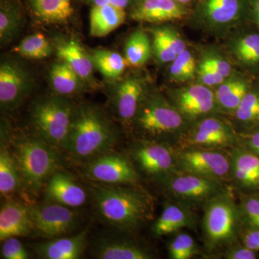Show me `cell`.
<instances>
[{
    "label": "cell",
    "instance_id": "1",
    "mask_svg": "<svg viewBox=\"0 0 259 259\" xmlns=\"http://www.w3.org/2000/svg\"><path fill=\"white\" fill-rule=\"evenodd\" d=\"M94 207L99 218L121 231L131 232L152 219L153 198L134 185H103L92 190Z\"/></svg>",
    "mask_w": 259,
    "mask_h": 259
},
{
    "label": "cell",
    "instance_id": "2",
    "mask_svg": "<svg viewBox=\"0 0 259 259\" xmlns=\"http://www.w3.org/2000/svg\"><path fill=\"white\" fill-rule=\"evenodd\" d=\"M118 141L115 124L101 107L75 105L69 137L64 149L73 159L90 161L109 153Z\"/></svg>",
    "mask_w": 259,
    "mask_h": 259
},
{
    "label": "cell",
    "instance_id": "3",
    "mask_svg": "<svg viewBox=\"0 0 259 259\" xmlns=\"http://www.w3.org/2000/svg\"><path fill=\"white\" fill-rule=\"evenodd\" d=\"M13 156L22 183L37 193L57 171L59 157L54 146L39 136H18L13 141Z\"/></svg>",
    "mask_w": 259,
    "mask_h": 259
},
{
    "label": "cell",
    "instance_id": "4",
    "mask_svg": "<svg viewBox=\"0 0 259 259\" xmlns=\"http://www.w3.org/2000/svg\"><path fill=\"white\" fill-rule=\"evenodd\" d=\"M74 107L69 97L56 94L35 100L30 110V121L37 136L54 147L64 149Z\"/></svg>",
    "mask_w": 259,
    "mask_h": 259
},
{
    "label": "cell",
    "instance_id": "5",
    "mask_svg": "<svg viewBox=\"0 0 259 259\" xmlns=\"http://www.w3.org/2000/svg\"><path fill=\"white\" fill-rule=\"evenodd\" d=\"M190 20L204 32L222 36L250 20V0H197Z\"/></svg>",
    "mask_w": 259,
    "mask_h": 259
},
{
    "label": "cell",
    "instance_id": "6",
    "mask_svg": "<svg viewBox=\"0 0 259 259\" xmlns=\"http://www.w3.org/2000/svg\"><path fill=\"white\" fill-rule=\"evenodd\" d=\"M184 116L161 94L148 93L134 122L140 129L152 136L171 134L185 123Z\"/></svg>",
    "mask_w": 259,
    "mask_h": 259
},
{
    "label": "cell",
    "instance_id": "7",
    "mask_svg": "<svg viewBox=\"0 0 259 259\" xmlns=\"http://www.w3.org/2000/svg\"><path fill=\"white\" fill-rule=\"evenodd\" d=\"M32 233L53 239L69 234L79 223L77 212L70 207L51 202L45 205L29 206Z\"/></svg>",
    "mask_w": 259,
    "mask_h": 259
},
{
    "label": "cell",
    "instance_id": "8",
    "mask_svg": "<svg viewBox=\"0 0 259 259\" xmlns=\"http://www.w3.org/2000/svg\"><path fill=\"white\" fill-rule=\"evenodd\" d=\"M34 80L26 66L14 59H5L0 64V105L2 111L16 110L33 88Z\"/></svg>",
    "mask_w": 259,
    "mask_h": 259
},
{
    "label": "cell",
    "instance_id": "9",
    "mask_svg": "<svg viewBox=\"0 0 259 259\" xmlns=\"http://www.w3.org/2000/svg\"><path fill=\"white\" fill-rule=\"evenodd\" d=\"M238 216L231 197L221 194L211 199L203 220L204 232L209 243L218 245L231 240L236 233Z\"/></svg>",
    "mask_w": 259,
    "mask_h": 259
},
{
    "label": "cell",
    "instance_id": "10",
    "mask_svg": "<svg viewBox=\"0 0 259 259\" xmlns=\"http://www.w3.org/2000/svg\"><path fill=\"white\" fill-rule=\"evenodd\" d=\"M112 102L122 124L134 122L141 104L147 96L148 81L142 75L130 74L113 81Z\"/></svg>",
    "mask_w": 259,
    "mask_h": 259
},
{
    "label": "cell",
    "instance_id": "11",
    "mask_svg": "<svg viewBox=\"0 0 259 259\" xmlns=\"http://www.w3.org/2000/svg\"><path fill=\"white\" fill-rule=\"evenodd\" d=\"M86 175L90 180L103 185H134L139 178L127 158L109 153L89 161Z\"/></svg>",
    "mask_w": 259,
    "mask_h": 259
},
{
    "label": "cell",
    "instance_id": "12",
    "mask_svg": "<svg viewBox=\"0 0 259 259\" xmlns=\"http://www.w3.org/2000/svg\"><path fill=\"white\" fill-rule=\"evenodd\" d=\"M51 42L58 59L69 64L87 83L89 89L96 90L100 88V83L94 74L95 67L88 51L83 48L77 37L59 34L54 35Z\"/></svg>",
    "mask_w": 259,
    "mask_h": 259
},
{
    "label": "cell",
    "instance_id": "13",
    "mask_svg": "<svg viewBox=\"0 0 259 259\" xmlns=\"http://www.w3.org/2000/svg\"><path fill=\"white\" fill-rule=\"evenodd\" d=\"M192 8L175 0H138L127 16L139 23L161 24L190 20Z\"/></svg>",
    "mask_w": 259,
    "mask_h": 259
},
{
    "label": "cell",
    "instance_id": "14",
    "mask_svg": "<svg viewBox=\"0 0 259 259\" xmlns=\"http://www.w3.org/2000/svg\"><path fill=\"white\" fill-rule=\"evenodd\" d=\"M178 162L187 173L218 181L228 177L231 170V162L228 156L212 150H187L180 153Z\"/></svg>",
    "mask_w": 259,
    "mask_h": 259
},
{
    "label": "cell",
    "instance_id": "15",
    "mask_svg": "<svg viewBox=\"0 0 259 259\" xmlns=\"http://www.w3.org/2000/svg\"><path fill=\"white\" fill-rule=\"evenodd\" d=\"M170 95L177 110L190 118L207 115L217 105L214 92L199 82L174 90Z\"/></svg>",
    "mask_w": 259,
    "mask_h": 259
},
{
    "label": "cell",
    "instance_id": "16",
    "mask_svg": "<svg viewBox=\"0 0 259 259\" xmlns=\"http://www.w3.org/2000/svg\"><path fill=\"white\" fill-rule=\"evenodd\" d=\"M166 187L179 198L190 202H203L223 194L218 180L194 174L177 175L167 181Z\"/></svg>",
    "mask_w": 259,
    "mask_h": 259
},
{
    "label": "cell",
    "instance_id": "17",
    "mask_svg": "<svg viewBox=\"0 0 259 259\" xmlns=\"http://www.w3.org/2000/svg\"><path fill=\"white\" fill-rule=\"evenodd\" d=\"M234 129L218 117H207L199 121L184 139L186 146H228L235 142Z\"/></svg>",
    "mask_w": 259,
    "mask_h": 259
},
{
    "label": "cell",
    "instance_id": "18",
    "mask_svg": "<svg viewBox=\"0 0 259 259\" xmlns=\"http://www.w3.org/2000/svg\"><path fill=\"white\" fill-rule=\"evenodd\" d=\"M46 197L49 202L73 208L83 205L88 199L87 192L68 174L56 171L47 181Z\"/></svg>",
    "mask_w": 259,
    "mask_h": 259
},
{
    "label": "cell",
    "instance_id": "19",
    "mask_svg": "<svg viewBox=\"0 0 259 259\" xmlns=\"http://www.w3.org/2000/svg\"><path fill=\"white\" fill-rule=\"evenodd\" d=\"M89 227L77 234L59 237L38 243L35 250L44 259H78L81 258L88 245Z\"/></svg>",
    "mask_w": 259,
    "mask_h": 259
},
{
    "label": "cell",
    "instance_id": "20",
    "mask_svg": "<svg viewBox=\"0 0 259 259\" xmlns=\"http://www.w3.org/2000/svg\"><path fill=\"white\" fill-rule=\"evenodd\" d=\"M32 233L29 206L8 199L0 210V240Z\"/></svg>",
    "mask_w": 259,
    "mask_h": 259
},
{
    "label": "cell",
    "instance_id": "21",
    "mask_svg": "<svg viewBox=\"0 0 259 259\" xmlns=\"http://www.w3.org/2000/svg\"><path fill=\"white\" fill-rule=\"evenodd\" d=\"M134 156L144 171L150 175H159L171 171L175 156L171 148L165 144L145 143L135 148Z\"/></svg>",
    "mask_w": 259,
    "mask_h": 259
},
{
    "label": "cell",
    "instance_id": "22",
    "mask_svg": "<svg viewBox=\"0 0 259 259\" xmlns=\"http://www.w3.org/2000/svg\"><path fill=\"white\" fill-rule=\"evenodd\" d=\"M95 258L100 259H149L151 252L138 243L125 238L107 236L97 240L94 245Z\"/></svg>",
    "mask_w": 259,
    "mask_h": 259
},
{
    "label": "cell",
    "instance_id": "23",
    "mask_svg": "<svg viewBox=\"0 0 259 259\" xmlns=\"http://www.w3.org/2000/svg\"><path fill=\"white\" fill-rule=\"evenodd\" d=\"M253 87L251 77L235 71L216 88L214 96L217 106L224 111L235 112Z\"/></svg>",
    "mask_w": 259,
    "mask_h": 259
},
{
    "label": "cell",
    "instance_id": "24",
    "mask_svg": "<svg viewBox=\"0 0 259 259\" xmlns=\"http://www.w3.org/2000/svg\"><path fill=\"white\" fill-rule=\"evenodd\" d=\"M49 76L51 88L56 95L60 96L69 98L89 89L87 83L72 68L59 59L51 65Z\"/></svg>",
    "mask_w": 259,
    "mask_h": 259
},
{
    "label": "cell",
    "instance_id": "25",
    "mask_svg": "<svg viewBox=\"0 0 259 259\" xmlns=\"http://www.w3.org/2000/svg\"><path fill=\"white\" fill-rule=\"evenodd\" d=\"M127 11L112 5L91 7L90 13V35L103 37L125 23Z\"/></svg>",
    "mask_w": 259,
    "mask_h": 259
},
{
    "label": "cell",
    "instance_id": "26",
    "mask_svg": "<svg viewBox=\"0 0 259 259\" xmlns=\"http://www.w3.org/2000/svg\"><path fill=\"white\" fill-rule=\"evenodd\" d=\"M237 182L245 188H259V156L250 149L237 150L231 161Z\"/></svg>",
    "mask_w": 259,
    "mask_h": 259
},
{
    "label": "cell",
    "instance_id": "27",
    "mask_svg": "<svg viewBox=\"0 0 259 259\" xmlns=\"http://www.w3.org/2000/svg\"><path fill=\"white\" fill-rule=\"evenodd\" d=\"M24 17L17 0H0V42L9 45L18 37L23 27Z\"/></svg>",
    "mask_w": 259,
    "mask_h": 259
},
{
    "label": "cell",
    "instance_id": "28",
    "mask_svg": "<svg viewBox=\"0 0 259 259\" xmlns=\"http://www.w3.org/2000/svg\"><path fill=\"white\" fill-rule=\"evenodd\" d=\"M228 51L237 63L252 70L259 69V33L248 32L232 39Z\"/></svg>",
    "mask_w": 259,
    "mask_h": 259
},
{
    "label": "cell",
    "instance_id": "29",
    "mask_svg": "<svg viewBox=\"0 0 259 259\" xmlns=\"http://www.w3.org/2000/svg\"><path fill=\"white\" fill-rule=\"evenodd\" d=\"M34 16L47 25L67 23L74 13L72 6L63 0H28Z\"/></svg>",
    "mask_w": 259,
    "mask_h": 259
},
{
    "label": "cell",
    "instance_id": "30",
    "mask_svg": "<svg viewBox=\"0 0 259 259\" xmlns=\"http://www.w3.org/2000/svg\"><path fill=\"white\" fill-rule=\"evenodd\" d=\"M88 52L95 69L110 81L121 77L128 66L125 57L115 51L92 49Z\"/></svg>",
    "mask_w": 259,
    "mask_h": 259
},
{
    "label": "cell",
    "instance_id": "31",
    "mask_svg": "<svg viewBox=\"0 0 259 259\" xmlns=\"http://www.w3.org/2000/svg\"><path fill=\"white\" fill-rule=\"evenodd\" d=\"M151 54L152 42L144 29H138L126 40L124 57L131 67H142L149 60Z\"/></svg>",
    "mask_w": 259,
    "mask_h": 259
},
{
    "label": "cell",
    "instance_id": "32",
    "mask_svg": "<svg viewBox=\"0 0 259 259\" xmlns=\"http://www.w3.org/2000/svg\"><path fill=\"white\" fill-rule=\"evenodd\" d=\"M193 224V218L185 209L175 204L166 206L155 223L153 231L156 236H163L180 231Z\"/></svg>",
    "mask_w": 259,
    "mask_h": 259
},
{
    "label": "cell",
    "instance_id": "33",
    "mask_svg": "<svg viewBox=\"0 0 259 259\" xmlns=\"http://www.w3.org/2000/svg\"><path fill=\"white\" fill-rule=\"evenodd\" d=\"M22 183L13 153L2 145L0 150V192L2 197L9 199Z\"/></svg>",
    "mask_w": 259,
    "mask_h": 259
},
{
    "label": "cell",
    "instance_id": "34",
    "mask_svg": "<svg viewBox=\"0 0 259 259\" xmlns=\"http://www.w3.org/2000/svg\"><path fill=\"white\" fill-rule=\"evenodd\" d=\"M13 52L23 58L40 60L54 54L52 44L41 32L29 35L13 49Z\"/></svg>",
    "mask_w": 259,
    "mask_h": 259
},
{
    "label": "cell",
    "instance_id": "35",
    "mask_svg": "<svg viewBox=\"0 0 259 259\" xmlns=\"http://www.w3.org/2000/svg\"><path fill=\"white\" fill-rule=\"evenodd\" d=\"M197 65L198 62L194 53L187 49L170 63L168 69L170 80L178 83L192 81L196 79Z\"/></svg>",
    "mask_w": 259,
    "mask_h": 259
},
{
    "label": "cell",
    "instance_id": "36",
    "mask_svg": "<svg viewBox=\"0 0 259 259\" xmlns=\"http://www.w3.org/2000/svg\"><path fill=\"white\" fill-rule=\"evenodd\" d=\"M237 120L248 127L259 125V87L253 86L235 111Z\"/></svg>",
    "mask_w": 259,
    "mask_h": 259
},
{
    "label": "cell",
    "instance_id": "37",
    "mask_svg": "<svg viewBox=\"0 0 259 259\" xmlns=\"http://www.w3.org/2000/svg\"><path fill=\"white\" fill-rule=\"evenodd\" d=\"M201 61L210 66L225 79L235 72L229 61L215 48L209 47L204 49L201 56Z\"/></svg>",
    "mask_w": 259,
    "mask_h": 259
},
{
    "label": "cell",
    "instance_id": "38",
    "mask_svg": "<svg viewBox=\"0 0 259 259\" xmlns=\"http://www.w3.org/2000/svg\"><path fill=\"white\" fill-rule=\"evenodd\" d=\"M197 251L194 240L187 234L179 235L168 246V253L172 259H189Z\"/></svg>",
    "mask_w": 259,
    "mask_h": 259
},
{
    "label": "cell",
    "instance_id": "39",
    "mask_svg": "<svg viewBox=\"0 0 259 259\" xmlns=\"http://www.w3.org/2000/svg\"><path fill=\"white\" fill-rule=\"evenodd\" d=\"M148 30L156 32L177 55L187 50V44L176 29L168 25H163L152 27Z\"/></svg>",
    "mask_w": 259,
    "mask_h": 259
},
{
    "label": "cell",
    "instance_id": "40",
    "mask_svg": "<svg viewBox=\"0 0 259 259\" xmlns=\"http://www.w3.org/2000/svg\"><path fill=\"white\" fill-rule=\"evenodd\" d=\"M241 216L248 229H259V196H249L243 199Z\"/></svg>",
    "mask_w": 259,
    "mask_h": 259
},
{
    "label": "cell",
    "instance_id": "41",
    "mask_svg": "<svg viewBox=\"0 0 259 259\" xmlns=\"http://www.w3.org/2000/svg\"><path fill=\"white\" fill-rule=\"evenodd\" d=\"M196 79L199 83L210 88H217L226 79L210 66L201 60L197 65Z\"/></svg>",
    "mask_w": 259,
    "mask_h": 259
},
{
    "label": "cell",
    "instance_id": "42",
    "mask_svg": "<svg viewBox=\"0 0 259 259\" xmlns=\"http://www.w3.org/2000/svg\"><path fill=\"white\" fill-rule=\"evenodd\" d=\"M149 30L152 35V52L160 64H168L175 60L177 55L170 49L156 32Z\"/></svg>",
    "mask_w": 259,
    "mask_h": 259
},
{
    "label": "cell",
    "instance_id": "43",
    "mask_svg": "<svg viewBox=\"0 0 259 259\" xmlns=\"http://www.w3.org/2000/svg\"><path fill=\"white\" fill-rule=\"evenodd\" d=\"M2 246V258L5 259H27L29 254L24 248L23 243L19 241L17 237H12L3 241Z\"/></svg>",
    "mask_w": 259,
    "mask_h": 259
},
{
    "label": "cell",
    "instance_id": "44",
    "mask_svg": "<svg viewBox=\"0 0 259 259\" xmlns=\"http://www.w3.org/2000/svg\"><path fill=\"white\" fill-rule=\"evenodd\" d=\"M83 4L93 6H105L112 5L117 8L128 10L138 1V0H79Z\"/></svg>",
    "mask_w": 259,
    "mask_h": 259
},
{
    "label": "cell",
    "instance_id": "45",
    "mask_svg": "<svg viewBox=\"0 0 259 259\" xmlns=\"http://www.w3.org/2000/svg\"><path fill=\"white\" fill-rule=\"evenodd\" d=\"M226 258L229 259H254L256 258V251L248 247H241L228 252Z\"/></svg>",
    "mask_w": 259,
    "mask_h": 259
},
{
    "label": "cell",
    "instance_id": "46",
    "mask_svg": "<svg viewBox=\"0 0 259 259\" xmlns=\"http://www.w3.org/2000/svg\"><path fill=\"white\" fill-rule=\"evenodd\" d=\"M245 246L259 251V229H248L243 238Z\"/></svg>",
    "mask_w": 259,
    "mask_h": 259
},
{
    "label": "cell",
    "instance_id": "47",
    "mask_svg": "<svg viewBox=\"0 0 259 259\" xmlns=\"http://www.w3.org/2000/svg\"><path fill=\"white\" fill-rule=\"evenodd\" d=\"M245 141L250 151L259 156V129L245 135Z\"/></svg>",
    "mask_w": 259,
    "mask_h": 259
},
{
    "label": "cell",
    "instance_id": "48",
    "mask_svg": "<svg viewBox=\"0 0 259 259\" xmlns=\"http://www.w3.org/2000/svg\"><path fill=\"white\" fill-rule=\"evenodd\" d=\"M250 20L259 29V0H250Z\"/></svg>",
    "mask_w": 259,
    "mask_h": 259
},
{
    "label": "cell",
    "instance_id": "49",
    "mask_svg": "<svg viewBox=\"0 0 259 259\" xmlns=\"http://www.w3.org/2000/svg\"><path fill=\"white\" fill-rule=\"evenodd\" d=\"M175 1L178 2V3H181V4L187 5V6H190L191 8H193L194 5L197 3V0H175Z\"/></svg>",
    "mask_w": 259,
    "mask_h": 259
},
{
    "label": "cell",
    "instance_id": "50",
    "mask_svg": "<svg viewBox=\"0 0 259 259\" xmlns=\"http://www.w3.org/2000/svg\"><path fill=\"white\" fill-rule=\"evenodd\" d=\"M66 4L71 5V0H63Z\"/></svg>",
    "mask_w": 259,
    "mask_h": 259
},
{
    "label": "cell",
    "instance_id": "51",
    "mask_svg": "<svg viewBox=\"0 0 259 259\" xmlns=\"http://www.w3.org/2000/svg\"><path fill=\"white\" fill-rule=\"evenodd\" d=\"M17 1L19 2V3H20V0H17Z\"/></svg>",
    "mask_w": 259,
    "mask_h": 259
}]
</instances>
